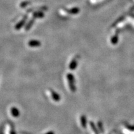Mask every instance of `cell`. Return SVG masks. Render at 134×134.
Instances as JSON below:
<instances>
[{
  "label": "cell",
  "instance_id": "obj_1",
  "mask_svg": "<svg viewBox=\"0 0 134 134\" xmlns=\"http://www.w3.org/2000/svg\"><path fill=\"white\" fill-rule=\"evenodd\" d=\"M67 79H68V81L69 87H70V90L72 92H75L76 89H77V88H76V86H75V80L73 75L71 73H68L67 74Z\"/></svg>",
  "mask_w": 134,
  "mask_h": 134
},
{
  "label": "cell",
  "instance_id": "obj_2",
  "mask_svg": "<svg viewBox=\"0 0 134 134\" xmlns=\"http://www.w3.org/2000/svg\"><path fill=\"white\" fill-rule=\"evenodd\" d=\"M27 17H28V16H27V15H25V16H24V18H22V19L21 21H19L18 24H16V26H15V29H16V30L21 29L22 27L23 26L25 25L26 21H27Z\"/></svg>",
  "mask_w": 134,
  "mask_h": 134
},
{
  "label": "cell",
  "instance_id": "obj_3",
  "mask_svg": "<svg viewBox=\"0 0 134 134\" xmlns=\"http://www.w3.org/2000/svg\"><path fill=\"white\" fill-rule=\"evenodd\" d=\"M28 45L31 47H38L41 45V42L37 40H31L29 41Z\"/></svg>",
  "mask_w": 134,
  "mask_h": 134
},
{
  "label": "cell",
  "instance_id": "obj_4",
  "mask_svg": "<svg viewBox=\"0 0 134 134\" xmlns=\"http://www.w3.org/2000/svg\"><path fill=\"white\" fill-rule=\"evenodd\" d=\"M67 12L71 14H77L79 12V9L78 8H72L71 9H65Z\"/></svg>",
  "mask_w": 134,
  "mask_h": 134
},
{
  "label": "cell",
  "instance_id": "obj_5",
  "mask_svg": "<svg viewBox=\"0 0 134 134\" xmlns=\"http://www.w3.org/2000/svg\"><path fill=\"white\" fill-rule=\"evenodd\" d=\"M50 91H51V95L52 99H54L55 101H56V102L60 101V96L57 93H56L55 91H52V90H51Z\"/></svg>",
  "mask_w": 134,
  "mask_h": 134
},
{
  "label": "cell",
  "instance_id": "obj_6",
  "mask_svg": "<svg viewBox=\"0 0 134 134\" xmlns=\"http://www.w3.org/2000/svg\"><path fill=\"white\" fill-rule=\"evenodd\" d=\"M35 18H32V19H31V20L28 22H27V24H26V26H25V30H26V31H28L29 30L31 29V27H32V26H33L34 23V22H35Z\"/></svg>",
  "mask_w": 134,
  "mask_h": 134
},
{
  "label": "cell",
  "instance_id": "obj_7",
  "mask_svg": "<svg viewBox=\"0 0 134 134\" xmlns=\"http://www.w3.org/2000/svg\"><path fill=\"white\" fill-rule=\"evenodd\" d=\"M77 66H78V62H77L76 58H74L70 63V65H69V68L71 70H74L77 68Z\"/></svg>",
  "mask_w": 134,
  "mask_h": 134
},
{
  "label": "cell",
  "instance_id": "obj_8",
  "mask_svg": "<svg viewBox=\"0 0 134 134\" xmlns=\"http://www.w3.org/2000/svg\"><path fill=\"white\" fill-rule=\"evenodd\" d=\"M32 16L34 18H42L44 17V14L43 12H42L40 11H35L34 12H33Z\"/></svg>",
  "mask_w": 134,
  "mask_h": 134
},
{
  "label": "cell",
  "instance_id": "obj_9",
  "mask_svg": "<svg viewBox=\"0 0 134 134\" xmlns=\"http://www.w3.org/2000/svg\"><path fill=\"white\" fill-rule=\"evenodd\" d=\"M11 112L12 114V116L14 117H18L19 115V114H20V112H19V111L18 110V109L15 107L11 108Z\"/></svg>",
  "mask_w": 134,
  "mask_h": 134
},
{
  "label": "cell",
  "instance_id": "obj_10",
  "mask_svg": "<svg viewBox=\"0 0 134 134\" xmlns=\"http://www.w3.org/2000/svg\"><path fill=\"white\" fill-rule=\"evenodd\" d=\"M81 123L83 128L86 127V123H87V121H86V117L85 115H82L81 117Z\"/></svg>",
  "mask_w": 134,
  "mask_h": 134
},
{
  "label": "cell",
  "instance_id": "obj_11",
  "mask_svg": "<svg viewBox=\"0 0 134 134\" xmlns=\"http://www.w3.org/2000/svg\"><path fill=\"white\" fill-rule=\"evenodd\" d=\"M29 4H31V2L26 1L22 2L20 4V6L22 8H25L26 6H28Z\"/></svg>",
  "mask_w": 134,
  "mask_h": 134
},
{
  "label": "cell",
  "instance_id": "obj_12",
  "mask_svg": "<svg viewBox=\"0 0 134 134\" xmlns=\"http://www.w3.org/2000/svg\"><path fill=\"white\" fill-rule=\"evenodd\" d=\"M90 125H91V128H92V129H93V131H94V132L96 133V134H98V131H97L96 128V127L94 126V123H93L92 122H90Z\"/></svg>",
  "mask_w": 134,
  "mask_h": 134
},
{
  "label": "cell",
  "instance_id": "obj_13",
  "mask_svg": "<svg viewBox=\"0 0 134 134\" xmlns=\"http://www.w3.org/2000/svg\"><path fill=\"white\" fill-rule=\"evenodd\" d=\"M45 134H54L52 131H50V132H48L46 133Z\"/></svg>",
  "mask_w": 134,
  "mask_h": 134
}]
</instances>
